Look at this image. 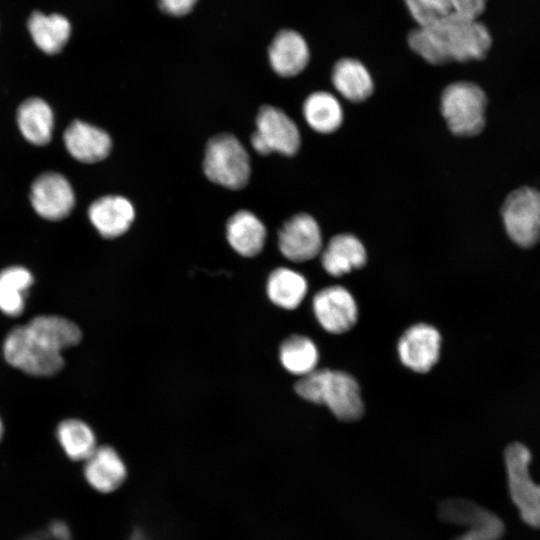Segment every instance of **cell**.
<instances>
[{"instance_id": "obj_1", "label": "cell", "mask_w": 540, "mask_h": 540, "mask_svg": "<svg viewBox=\"0 0 540 540\" xmlns=\"http://www.w3.org/2000/svg\"><path fill=\"white\" fill-rule=\"evenodd\" d=\"M411 49L425 61L440 65L482 59L491 46L487 27L478 19H453L411 30Z\"/></svg>"}, {"instance_id": "obj_2", "label": "cell", "mask_w": 540, "mask_h": 540, "mask_svg": "<svg viewBox=\"0 0 540 540\" xmlns=\"http://www.w3.org/2000/svg\"><path fill=\"white\" fill-rule=\"evenodd\" d=\"M295 391L309 402L325 404L343 421L357 420L364 411L357 381L342 371L315 369L301 376Z\"/></svg>"}, {"instance_id": "obj_3", "label": "cell", "mask_w": 540, "mask_h": 540, "mask_svg": "<svg viewBox=\"0 0 540 540\" xmlns=\"http://www.w3.org/2000/svg\"><path fill=\"white\" fill-rule=\"evenodd\" d=\"M203 170L207 178L232 190L244 188L250 178V160L239 140L222 133L209 140L205 150Z\"/></svg>"}, {"instance_id": "obj_4", "label": "cell", "mask_w": 540, "mask_h": 540, "mask_svg": "<svg viewBox=\"0 0 540 540\" xmlns=\"http://www.w3.org/2000/svg\"><path fill=\"white\" fill-rule=\"evenodd\" d=\"M3 356L12 367L36 377L56 375L64 366L62 353L56 352L33 336L25 325L6 335Z\"/></svg>"}, {"instance_id": "obj_5", "label": "cell", "mask_w": 540, "mask_h": 540, "mask_svg": "<svg viewBox=\"0 0 540 540\" xmlns=\"http://www.w3.org/2000/svg\"><path fill=\"white\" fill-rule=\"evenodd\" d=\"M487 98L474 83L448 85L441 96V112L450 131L458 136H473L485 125Z\"/></svg>"}, {"instance_id": "obj_6", "label": "cell", "mask_w": 540, "mask_h": 540, "mask_svg": "<svg viewBox=\"0 0 540 540\" xmlns=\"http://www.w3.org/2000/svg\"><path fill=\"white\" fill-rule=\"evenodd\" d=\"M508 488L521 519L540 529V485L531 477V453L521 443H512L504 452Z\"/></svg>"}, {"instance_id": "obj_7", "label": "cell", "mask_w": 540, "mask_h": 540, "mask_svg": "<svg viewBox=\"0 0 540 540\" xmlns=\"http://www.w3.org/2000/svg\"><path fill=\"white\" fill-rule=\"evenodd\" d=\"M502 217L509 237L521 247H531L540 239V191L522 187L506 198Z\"/></svg>"}, {"instance_id": "obj_8", "label": "cell", "mask_w": 540, "mask_h": 540, "mask_svg": "<svg viewBox=\"0 0 540 540\" xmlns=\"http://www.w3.org/2000/svg\"><path fill=\"white\" fill-rule=\"evenodd\" d=\"M300 133L293 120L281 109L262 106L256 117V131L251 136L253 149L261 155L278 152L294 155L300 147Z\"/></svg>"}, {"instance_id": "obj_9", "label": "cell", "mask_w": 540, "mask_h": 540, "mask_svg": "<svg viewBox=\"0 0 540 540\" xmlns=\"http://www.w3.org/2000/svg\"><path fill=\"white\" fill-rule=\"evenodd\" d=\"M30 201L39 216L59 221L71 213L75 205V195L72 186L63 175L46 172L32 183Z\"/></svg>"}, {"instance_id": "obj_10", "label": "cell", "mask_w": 540, "mask_h": 540, "mask_svg": "<svg viewBox=\"0 0 540 540\" xmlns=\"http://www.w3.org/2000/svg\"><path fill=\"white\" fill-rule=\"evenodd\" d=\"M313 312L323 329L333 334L350 330L358 317V307L352 294L337 285L326 287L315 294Z\"/></svg>"}, {"instance_id": "obj_11", "label": "cell", "mask_w": 540, "mask_h": 540, "mask_svg": "<svg viewBox=\"0 0 540 540\" xmlns=\"http://www.w3.org/2000/svg\"><path fill=\"white\" fill-rule=\"evenodd\" d=\"M280 252L290 261L304 262L322 249V235L313 217L300 213L287 220L278 233Z\"/></svg>"}, {"instance_id": "obj_12", "label": "cell", "mask_w": 540, "mask_h": 540, "mask_svg": "<svg viewBox=\"0 0 540 540\" xmlns=\"http://www.w3.org/2000/svg\"><path fill=\"white\" fill-rule=\"evenodd\" d=\"M397 350L404 366L414 372L426 373L439 359L441 336L433 326L419 323L404 332Z\"/></svg>"}, {"instance_id": "obj_13", "label": "cell", "mask_w": 540, "mask_h": 540, "mask_svg": "<svg viewBox=\"0 0 540 540\" xmlns=\"http://www.w3.org/2000/svg\"><path fill=\"white\" fill-rule=\"evenodd\" d=\"M67 151L83 163H95L105 159L112 148L106 131L81 120L73 121L64 132Z\"/></svg>"}, {"instance_id": "obj_14", "label": "cell", "mask_w": 540, "mask_h": 540, "mask_svg": "<svg viewBox=\"0 0 540 540\" xmlns=\"http://www.w3.org/2000/svg\"><path fill=\"white\" fill-rule=\"evenodd\" d=\"M84 477L96 491L110 493L118 489L127 477V468L111 446H97L85 460Z\"/></svg>"}, {"instance_id": "obj_15", "label": "cell", "mask_w": 540, "mask_h": 540, "mask_svg": "<svg viewBox=\"0 0 540 540\" xmlns=\"http://www.w3.org/2000/svg\"><path fill=\"white\" fill-rule=\"evenodd\" d=\"M309 57V48L305 39L292 29L280 30L268 49L271 67L282 77L299 74L305 69Z\"/></svg>"}, {"instance_id": "obj_16", "label": "cell", "mask_w": 540, "mask_h": 540, "mask_svg": "<svg viewBox=\"0 0 540 540\" xmlns=\"http://www.w3.org/2000/svg\"><path fill=\"white\" fill-rule=\"evenodd\" d=\"M88 216L104 238L124 234L132 224L135 211L131 202L122 196L108 195L95 200L88 209Z\"/></svg>"}, {"instance_id": "obj_17", "label": "cell", "mask_w": 540, "mask_h": 540, "mask_svg": "<svg viewBox=\"0 0 540 540\" xmlns=\"http://www.w3.org/2000/svg\"><path fill=\"white\" fill-rule=\"evenodd\" d=\"M27 28L35 45L49 55L61 52L72 32L71 23L64 15L42 11L30 14Z\"/></svg>"}, {"instance_id": "obj_18", "label": "cell", "mask_w": 540, "mask_h": 540, "mask_svg": "<svg viewBox=\"0 0 540 540\" xmlns=\"http://www.w3.org/2000/svg\"><path fill=\"white\" fill-rule=\"evenodd\" d=\"M366 260L367 255L363 244L351 234L334 236L321 256L325 271L336 277L361 268Z\"/></svg>"}, {"instance_id": "obj_19", "label": "cell", "mask_w": 540, "mask_h": 540, "mask_svg": "<svg viewBox=\"0 0 540 540\" xmlns=\"http://www.w3.org/2000/svg\"><path fill=\"white\" fill-rule=\"evenodd\" d=\"M226 237L230 246L238 254L253 257L264 247L266 228L252 212L240 210L228 220Z\"/></svg>"}, {"instance_id": "obj_20", "label": "cell", "mask_w": 540, "mask_h": 540, "mask_svg": "<svg viewBox=\"0 0 540 540\" xmlns=\"http://www.w3.org/2000/svg\"><path fill=\"white\" fill-rule=\"evenodd\" d=\"M25 326L33 336L59 353L77 345L82 338L76 323L57 315H38Z\"/></svg>"}, {"instance_id": "obj_21", "label": "cell", "mask_w": 540, "mask_h": 540, "mask_svg": "<svg viewBox=\"0 0 540 540\" xmlns=\"http://www.w3.org/2000/svg\"><path fill=\"white\" fill-rule=\"evenodd\" d=\"M17 123L21 134L31 144L43 146L50 142L54 115L43 99L33 97L23 101L17 110Z\"/></svg>"}, {"instance_id": "obj_22", "label": "cell", "mask_w": 540, "mask_h": 540, "mask_svg": "<svg viewBox=\"0 0 540 540\" xmlns=\"http://www.w3.org/2000/svg\"><path fill=\"white\" fill-rule=\"evenodd\" d=\"M332 83L347 100L361 102L373 91V81L366 67L352 58L340 59L333 67Z\"/></svg>"}, {"instance_id": "obj_23", "label": "cell", "mask_w": 540, "mask_h": 540, "mask_svg": "<svg viewBox=\"0 0 540 540\" xmlns=\"http://www.w3.org/2000/svg\"><path fill=\"white\" fill-rule=\"evenodd\" d=\"M32 273L23 266H10L0 271V311L9 317L21 315L26 295L33 285Z\"/></svg>"}, {"instance_id": "obj_24", "label": "cell", "mask_w": 540, "mask_h": 540, "mask_svg": "<svg viewBox=\"0 0 540 540\" xmlns=\"http://www.w3.org/2000/svg\"><path fill=\"white\" fill-rule=\"evenodd\" d=\"M308 284L295 270L279 267L271 272L266 284L267 295L276 306L291 310L297 308L306 296Z\"/></svg>"}, {"instance_id": "obj_25", "label": "cell", "mask_w": 540, "mask_h": 540, "mask_svg": "<svg viewBox=\"0 0 540 540\" xmlns=\"http://www.w3.org/2000/svg\"><path fill=\"white\" fill-rule=\"evenodd\" d=\"M56 438L66 456L73 461H85L97 448L92 428L76 418L62 420L56 428Z\"/></svg>"}, {"instance_id": "obj_26", "label": "cell", "mask_w": 540, "mask_h": 540, "mask_svg": "<svg viewBox=\"0 0 540 540\" xmlns=\"http://www.w3.org/2000/svg\"><path fill=\"white\" fill-rule=\"evenodd\" d=\"M303 114L308 125L319 133L336 131L343 121V111L338 100L330 93H312L304 102Z\"/></svg>"}, {"instance_id": "obj_27", "label": "cell", "mask_w": 540, "mask_h": 540, "mask_svg": "<svg viewBox=\"0 0 540 540\" xmlns=\"http://www.w3.org/2000/svg\"><path fill=\"white\" fill-rule=\"evenodd\" d=\"M283 367L290 373L304 376L316 369L319 353L315 343L303 335L285 339L279 349Z\"/></svg>"}, {"instance_id": "obj_28", "label": "cell", "mask_w": 540, "mask_h": 540, "mask_svg": "<svg viewBox=\"0 0 540 540\" xmlns=\"http://www.w3.org/2000/svg\"><path fill=\"white\" fill-rule=\"evenodd\" d=\"M404 3L419 27L454 19L443 0H404Z\"/></svg>"}, {"instance_id": "obj_29", "label": "cell", "mask_w": 540, "mask_h": 540, "mask_svg": "<svg viewBox=\"0 0 540 540\" xmlns=\"http://www.w3.org/2000/svg\"><path fill=\"white\" fill-rule=\"evenodd\" d=\"M465 527L466 530L454 540H499L505 531L500 518L488 509Z\"/></svg>"}, {"instance_id": "obj_30", "label": "cell", "mask_w": 540, "mask_h": 540, "mask_svg": "<svg viewBox=\"0 0 540 540\" xmlns=\"http://www.w3.org/2000/svg\"><path fill=\"white\" fill-rule=\"evenodd\" d=\"M456 19H478L484 11L487 0H443Z\"/></svg>"}, {"instance_id": "obj_31", "label": "cell", "mask_w": 540, "mask_h": 540, "mask_svg": "<svg viewBox=\"0 0 540 540\" xmlns=\"http://www.w3.org/2000/svg\"><path fill=\"white\" fill-rule=\"evenodd\" d=\"M198 0H157L160 10L173 17H183L189 14Z\"/></svg>"}, {"instance_id": "obj_32", "label": "cell", "mask_w": 540, "mask_h": 540, "mask_svg": "<svg viewBox=\"0 0 540 540\" xmlns=\"http://www.w3.org/2000/svg\"><path fill=\"white\" fill-rule=\"evenodd\" d=\"M129 540H150L141 530L135 529Z\"/></svg>"}, {"instance_id": "obj_33", "label": "cell", "mask_w": 540, "mask_h": 540, "mask_svg": "<svg viewBox=\"0 0 540 540\" xmlns=\"http://www.w3.org/2000/svg\"><path fill=\"white\" fill-rule=\"evenodd\" d=\"M3 431H4V426H3V423H2V420H1V417H0V441H1L2 436H3Z\"/></svg>"}]
</instances>
